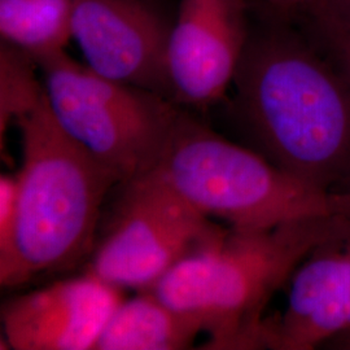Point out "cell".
Listing matches in <instances>:
<instances>
[{"label": "cell", "instance_id": "1", "mask_svg": "<svg viewBox=\"0 0 350 350\" xmlns=\"http://www.w3.org/2000/svg\"><path fill=\"white\" fill-rule=\"evenodd\" d=\"M271 11L250 23L234 75L239 121L278 167L321 189L349 191L350 86L291 16Z\"/></svg>", "mask_w": 350, "mask_h": 350}, {"label": "cell", "instance_id": "2", "mask_svg": "<svg viewBox=\"0 0 350 350\" xmlns=\"http://www.w3.org/2000/svg\"><path fill=\"white\" fill-rule=\"evenodd\" d=\"M23 165L12 238L0 252L1 287L72 270L94 250L101 211L120 180L66 134L46 94L20 113Z\"/></svg>", "mask_w": 350, "mask_h": 350}, {"label": "cell", "instance_id": "3", "mask_svg": "<svg viewBox=\"0 0 350 350\" xmlns=\"http://www.w3.org/2000/svg\"><path fill=\"white\" fill-rule=\"evenodd\" d=\"M350 237V217H313L266 230L228 228L150 288L196 319L209 349H260L263 310L321 245Z\"/></svg>", "mask_w": 350, "mask_h": 350}, {"label": "cell", "instance_id": "4", "mask_svg": "<svg viewBox=\"0 0 350 350\" xmlns=\"http://www.w3.org/2000/svg\"><path fill=\"white\" fill-rule=\"evenodd\" d=\"M201 214L237 230H266L313 217H350V189L312 186L221 137L189 113H178L154 170Z\"/></svg>", "mask_w": 350, "mask_h": 350}, {"label": "cell", "instance_id": "5", "mask_svg": "<svg viewBox=\"0 0 350 350\" xmlns=\"http://www.w3.org/2000/svg\"><path fill=\"white\" fill-rule=\"evenodd\" d=\"M37 64L55 120L120 183L156 170L179 105L150 90L99 75L65 51Z\"/></svg>", "mask_w": 350, "mask_h": 350}, {"label": "cell", "instance_id": "6", "mask_svg": "<svg viewBox=\"0 0 350 350\" xmlns=\"http://www.w3.org/2000/svg\"><path fill=\"white\" fill-rule=\"evenodd\" d=\"M118 188L88 266L114 287L150 289L175 265L225 234L156 172Z\"/></svg>", "mask_w": 350, "mask_h": 350}, {"label": "cell", "instance_id": "7", "mask_svg": "<svg viewBox=\"0 0 350 350\" xmlns=\"http://www.w3.org/2000/svg\"><path fill=\"white\" fill-rule=\"evenodd\" d=\"M250 30L245 0H180L166 52L169 99L201 109L221 100Z\"/></svg>", "mask_w": 350, "mask_h": 350}, {"label": "cell", "instance_id": "8", "mask_svg": "<svg viewBox=\"0 0 350 350\" xmlns=\"http://www.w3.org/2000/svg\"><path fill=\"white\" fill-rule=\"evenodd\" d=\"M172 25L150 0H73V39L88 68L167 99Z\"/></svg>", "mask_w": 350, "mask_h": 350}, {"label": "cell", "instance_id": "9", "mask_svg": "<svg viewBox=\"0 0 350 350\" xmlns=\"http://www.w3.org/2000/svg\"><path fill=\"white\" fill-rule=\"evenodd\" d=\"M121 291L88 270L13 296L1 305L3 338L8 349H95Z\"/></svg>", "mask_w": 350, "mask_h": 350}, {"label": "cell", "instance_id": "10", "mask_svg": "<svg viewBox=\"0 0 350 350\" xmlns=\"http://www.w3.org/2000/svg\"><path fill=\"white\" fill-rule=\"evenodd\" d=\"M350 329V237L321 245L291 276L284 313L263 321L261 348L312 350Z\"/></svg>", "mask_w": 350, "mask_h": 350}, {"label": "cell", "instance_id": "11", "mask_svg": "<svg viewBox=\"0 0 350 350\" xmlns=\"http://www.w3.org/2000/svg\"><path fill=\"white\" fill-rule=\"evenodd\" d=\"M200 323L146 289L124 300L105 325L95 350H185L193 347Z\"/></svg>", "mask_w": 350, "mask_h": 350}, {"label": "cell", "instance_id": "12", "mask_svg": "<svg viewBox=\"0 0 350 350\" xmlns=\"http://www.w3.org/2000/svg\"><path fill=\"white\" fill-rule=\"evenodd\" d=\"M73 0H0V37L36 63L73 39Z\"/></svg>", "mask_w": 350, "mask_h": 350}, {"label": "cell", "instance_id": "13", "mask_svg": "<svg viewBox=\"0 0 350 350\" xmlns=\"http://www.w3.org/2000/svg\"><path fill=\"white\" fill-rule=\"evenodd\" d=\"M38 64L11 44L0 43V127L4 130L16 117L43 95L42 79L37 77Z\"/></svg>", "mask_w": 350, "mask_h": 350}, {"label": "cell", "instance_id": "14", "mask_svg": "<svg viewBox=\"0 0 350 350\" xmlns=\"http://www.w3.org/2000/svg\"><path fill=\"white\" fill-rule=\"evenodd\" d=\"M291 17L350 86V24L319 10Z\"/></svg>", "mask_w": 350, "mask_h": 350}, {"label": "cell", "instance_id": "15", "mask_svg": "<svg viewBox=\"0 0 350 350\" xmlns=\"http://www.w3.org/2000/svg\"><path fill=\"white\" fill-rule=\"evenodd\" d=\"M17 213V175L0 176V252L11 241Z\"/></svg>", "mask_w": 350, "mask_h": 350}, {"label": "cell", "instance_id": "16", "mask_svg": "<svg viewBox=\"0 0 350 350\" xmlns=\"http://www.w3.org/2000/svg\"><path fill=\"white\" fill-rule=\"evenodd\" d=\"M269 7L278 12L296 16L314 7L319 0H263Z\"/></svg>", "mask_w": 350, "mask_h": 350}, {"label": "cell", "instance_id": "17", "mask_svg": "<svg viewBox=\"0 0 350 350\" xmlns=\"http://www.w3.org/2000/svg\"><path fill=\"white\" fill-rule=\"evenodd\" d=\"M310 10H319L350 24V0H319Z\"/></svg>", "mask_w": 350, "mask_h": 350}, {"label": "cell", "instance_id": "18", "mask_svg": "<svg viewBox=\"0 0 350 350\" xmlns=\"http://www.w3.org/2000/svg\"><path fill=\"white\" fill-rule=\"evenodd\" d=\"M327 344H329L331 348H335V349L350 350V329L332 338Z\"/></svg>", "mask_w": 350, "mask_h": 350}]
</instances>
